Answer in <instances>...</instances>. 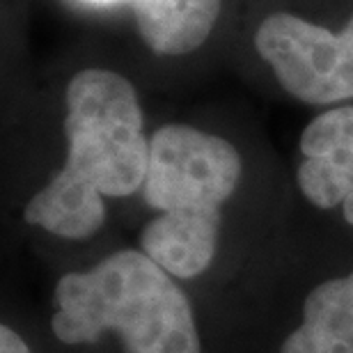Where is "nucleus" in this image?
Wrapping results in <instances>:
<instances>
[{
    "instance_id": "20e7f679",
    "label": "nucleus",
    "mask_w": 353,
    "mask_h": 353,
    "mask_svg": "<svg viewBox=\"0 0 353 353\" xmlns=\"http://www.w3.org/2000/svg\"><path fill=\"white\" fill-rule=\"evenodd\" d=\"M255 46L289 97L310 105L353 99V17L342 32L275 12L259 23Z\"/></svg>"
},
{
    "instance_id": "0eeeda50",
    "label": "nucleus",
    "mask_w": 353,
    "mask_h": 353,
    "mask_svg": "<svg viewBox=\"0 0 353 353\" xmlns=\"http://www.w3.org/2000/svg\"><path fill=\"white\" fill-rule=\"evenodd\" d=\"M140 37L154 53L186 55L214 30L223 0H133Z\"/></svg>"
},
{
    "instance_id": "6e6552de",
    "label": "nucleus",
    "mask_w": 353,
    "mask_h": 353,
    "mask_svg": "<svg viewBox=\"0 0 353 353\" xmlns=\"http://www.w3.org/2000/svg\"><path fill=\"white\" fill-rule=\"evenodd\" d=\"M0 353H32L28 344L21 340V335L7 323L0 326Z\"/></svg>"
},
{
    "instance_id": "1a4fd4ad",
    "label": "nucleus",
    "mask_w": 353,
    "mask_h": 353,
    "mask_svg": "<svg viewBox=\"0 0 353 353\" xmlns=\"http://www.w3.org/2000/svg\"><path fill=\"white\" fill-rule=\"evenodd\" d=\"M92 3H112V0H92Z\"/></svg>"
},
{
    "instance_id": "423d86ee",
    "label": "nucleus",
    "mask_w": 353,
    "mask_h": 353,
    "mask_svg": "<svg viewBox=\"0 0 353 353\" xmlns=\"http://www.w3.org/2000/svg\"><path fill=\"white\" fill-rule=\"evenodd\" d=\"M280 353H353V271L316 285Z\"/></svg>"
},
{
    "instance_id": "7ed1b4c3",
    "label": "nucleus",
    "mask_w": 353,
    "mask_h": 353,
    "mask_svg": "<svg viewBox=\"0 0 353 353\" xmlns=\"http://www.w3.org/2000/svg\"><path fill=\"white\" fill-rule=\"evenodd\" d=\"M51 330L69 347L115 333L124 353H202L188 296L176 278L136 248L62 275Z\"/></svg>"
},
{
    "instance_id": "f03ea898",
    "label": "nucleus",
    "mask_w": 353,
    "mask_h": 353,
    "mask_svg": "<svg viewBox=\"0 0 353 353\" xmlns=\"http://www.w3.org/2000/svg\"><path fill=\"white\" fill-rule=\"evenodd\" d=\"M236 147L188 124H165L150 138L143 197L157 211L140 232V250L176 280L214 264L223 204L241 181Z\"/></svg>"
},
{
    "instance_id": "39448f33",
    "label": "nucleus",
    "mask_w": 353,
    "mask_h": 353,
    "mask_svg": "<svg viewBox=\"0 0 353 353\" xmlns=\"http://www.w3.org/2000/svg\"><path fill=\"white\" fill-rule=\"evenodd\" d=\"M299 190L319 209H342L353 228V105L316 115L301 133Z\"/></svg>"
},
{
    "instance_id": "f257e3e1",
    "label": "nucleus",
    "mask_w": 353,
    "mask_h": 353,
    "mask_svg": "<svg viewBox=\"0 0 353 353\" xmlns=\"http://www.w3.org/2000/svg\"><path fill=\"white\" fill-rule=\"evenodd\" d=\"M67 161L23 209L28 225L67 241H88L103 228V197L143 190L150 165L138 92L110 69H83L65 92Z\"/></svg>"
}]
</instances>
